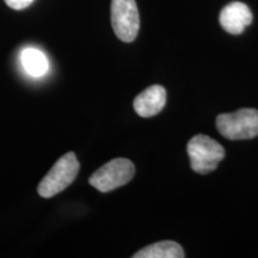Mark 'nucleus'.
Here are the masks:
<instances>
[{
  "instance_id": "1",
  "label": "nucleus",
  "mask_w": 258,
  "mask_h": 258,
  "mask_svg": "<svg viewBox=\"0 0 258 258\" xmlns=\"http://www.w3.org/2000/svg\"><path fill=\"white\" fill-rule=\"evenodd\" d=\"M80 164L74 152H69L54 164L49 172L43 177L38 184L37 192L41 198L50 199L74 182L78 176Z\"/></svg>"
},
{
  "instance_id": "2",
  "label": "nucleus",
  "mask_w": 258,
  "mask_h": 258,
  "mask_svg": "<svg viewBox=\"0 0 258 258\" xmlns=\"http://www.w3.org/2000/svg\"><path fill=\"white\" fill-rule=\"evenodd\" d=\"M186 151L192 170L201 175L214 171L225 157L224 147L214 139L203 134L190 139Z\"/></svg>"
},
{
  "instance_id": "3",
  "label": "nucleus",
  "mask_w": 258,
  "mask_h": 258,
  "mask_svg": "<svg viewBox=\"0 0 258 258\" xmlns=\"http://www.w3.org/2000/svg\"><path fill=\"white\" fill-rule=\"evenodd\" d=\"M218 132L230 140H246L258 135V110L240 109L217 117Z\"/></svg>"
},
{
  "instance_id": "4",
  "label": "nucleus",
  "mask_w": 258,
  "mask_h": 258,
  "mask_svg": "<svg viewBox=\"0 0 258 258\" xmlns=\"http://www.w3.org/2000/svg\"><path fill=\"white\" fill-rule=\"evenodd\" d=\"M135 173L134 164L125 158H116L99 167L90 177L89 183L101 192H109L127 184Z\"/></svg>"
},
{
  "instance_id": "5",
  "label": "nucleus",
  "mask_w": 258,
  "mask_h": 258,
  "mask_svg": "<svg viewBox=\"0 0 258 258\" xmlns=\"http://www.w3.org/2000/svg\"><path fill=\"white\" fill-rule=\"evenodd\" d=\"M111 25L123 42H133L140 29V17L135 0H111Z\"/></svg>"
},
{
  "instance_id": "6",
  "label": "nucleus",
  "mask_w": 258,
  "mask_h": 258,
  "mask_svg": "<svg viewBox=\"0 0 258 258\" xmlns=\"http://www.w3.org/2000/svg\"><path fill=\"white\" fill-rule=\"evenodd\" d=\"M219 21L224 30L232 35H239L252 22V12L244 3L233 2L221 10Z\"/></svg>"
},
{
  "instance_id": "7",
  "label": "nucleus",
  "mask_w": 258,
  "mask_h": 258,
  "mask_svg": "<svg viewBox=\"0 0 258 258\" xmlns=\"http://www.w3.org/2000/svg\"><path fill=\"white\" fill-rule=\"evenodd\" d=\"M165 89L160 85H152L137 96L133 102V106L139 116L148 118L159 114L165 106Z\"/></svg>"
},
{
  "instance_id": "8",
  "label": "nucleus",
  "mask_w": 258,
  "mask_h": 258,
  "mask_svg": "<svg viewBox=\"0 0 258 258\" xmlns=\"http://www.w3.org/2000/svg\"><path fill=\"white\" fill-rule=\"evenodd\" d=\"M134 258H183L184 251L178 243L172 240H163L151 244L144 247L137 253Z\"/></svg>"
},
{
  "instance_id": "9",
  "label": "nucleus",
  "mask_w": 258,
  "mask_h": 258,
  "mask_svg": "<svg viewBox=\"0 0 258 258\" xmlns=\"http://www.w3.org/2000/svg\"><path fill=\"white\" fill-rule=\"evenodd\" d=\"M21 60L24 70L32 77H41L48 71L46 55L35 48H27L22 51Z\"/></svg>"
},
{
  "instance_id": "10",
  "label": "nucleus",
  "mask_w": 258,
  "mask_h": 258,
  "mask_svg": "<svg viewBox=\"0 0 258 258\" xmlns=\"http://www.w3.org/2000/svg\"><path fill=\"white\" fill-rule=\"evenodd\" d=\"M4 2L9 8L14 10H23L30 6L34 3V0H4Z\"/></svg>"
}]
</instances>
